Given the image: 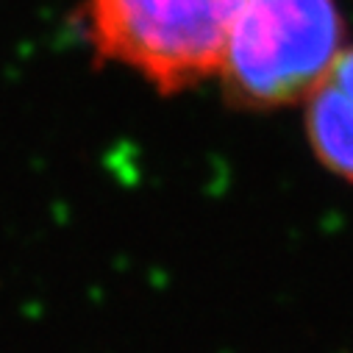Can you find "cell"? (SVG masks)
<instances>
[{"mask_svg":"<svg viewBox=\"0 0 353 353\" xmlns=\"http://www.w3.org/2000/svg\"><path fill=\"white\" fill-rule=\"evenodd\" d=\"M342 53L334 0H248L217 67L225 98L242 109L306 101Z\"/></svg>","mask_w":353,"mask_h":353,"instance_id":"1","label":"cell"},{"mask_svg":"<svg viewBox=\"0 0 353 353\" xmlns=\"http://www.w3.org/2000/svg\"><path fill=\"white\" fill-rule=\"evenodd\" d=\"M248 0H83L103 61L137 72L161 95L217 75L228 31Z\"/></svg>","mask_w":353,"mask_h":353,"instance_id":"2","label":"cell"},{"mask_svg":"<svg viewBox=\"0 0 353 353\" xmlns=\"http://www.w3.org/2000/svg\"><path fill=\"white\" fill-rule=\"evenodd\" d=\"M306 101V131L314 156L353 184V48L336 56Z\"/></svg>","mask_w":353,"mask_h":353,"instance_id":"3","label":"cell"}]
</instances>
